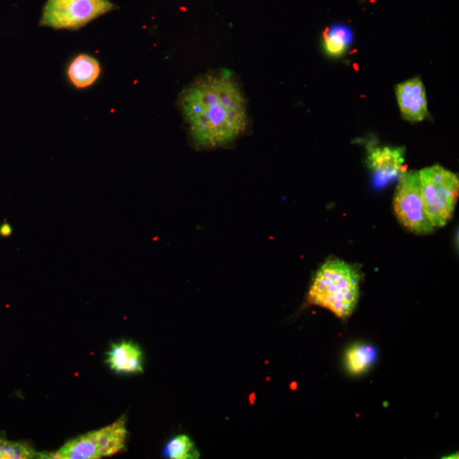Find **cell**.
Returning a JSON list of instances; mask_svg holds the SVG:
<instances>
[{
  "label": "cell",
  "mask_w": 459,
  "mask_h": 459,
  "mask_svg": "<svg viewBox=\"0 0 459 459\" xmlns=\"http://www.w3.org/2000/svg\"><path fill=\"white\" fill-rule=\"evenodd\" d=\"M164 454L170 459H195L199 458L195 444L185 435L170 440L165 447Z\"/></svg>",
  "instance_id": "4fadbf2b"
},
{
  "label": "cell",
  "mask_w": 459,
  "mask_h": 459,
  "mask_svg": "<svg viewBox=\"0 0 459 459\" xmlns=\"http://www.w3.org/2000/svg\"><path fill=\"white\" fill-rule=\"evenodd\" d=\"M377 350L373 345L355 344L345 353V367L349 374L361 375L373 367L377 359Z\"/></svg>",
  "instance_id": "8fae6325"
},
{
  "label": "cell",
  "mask_w": 459,
  "mask_h": 459,
  "mask_svg": "<svg viewBox=\"0 0 459 459\" xmlns=\"http://www.w3.org/2000/svg\"><path fill=\"white\" fill-rule=\"evenodd\" d=\"M67 74L75 87L78 89L87 88L94 85L100 76V63L89 55H79L70 63Z\"/></svg>",
  "instance_id": "30bf717a"
},
{
  "label": "cell",
  "mask_w": 459,
  "mask_h": 459,
  "mask_svg": "<svg viewBox=\"0 0 459 459\" xmlns=\"http://www.w3.org/2000/svg\"><path fill=\"white\" fill-rule=\"evenodd\" d=\"M360 280L361 276L351 265L329 260L315 275L307 301L330 310L340 319H347L358 306Z\"/></svg>",
  "instance_id": "7a4b0ae2"
},
{
  "label": "cell",
  "mask_w": 459,
  "mask_h": 459,
  "mask_svg": "<svg viewBox=\"0 0 459 459\" xmlns=\"http://www.w3.org/2000/svg\"><path fill=\"white\" fill-rule=\"evenodd\" d=\"M394 210L402 225L412 233L426 235L435 229L424 212L418 170H405L401 174L394 193Z\"/></svg>",
  "instance_id": "8992f818"
},
{
  "label": "cell",
  "mask_w": 459,
  "mask_h": 459,
  "mask_svg": "<svg viewBox=\"0 0 459 459\" xmlns=\"http://www.w3.org/2000/svg\"><path fill=\"white\" fill-rule=\"evenodd\" d=\"M28 444L0 440V459H28L40 458Z\"/></svg>",
  "instance_id": "5bb4252c"
},
{
  "label": "cell",
  "mask_w": 459,
  "mask_h": 459,
  "mask_svg": "<svg viewBox=\"0 0 459 459\" xmlns=\"http://www.w3.org/2000/svg\"><path fill=\"white\" fill-rule=\"evenodd\" d=\"M424 212L435 227L449 222L456 208L459 194L458 174L435 165L419 172Z\"/></svg>",
  "instance_id": "3957f363"
},
{
  "label": "cell",
  "mask_w": 459,
  "mask_h": 459,
  "mask_svg": "<svg viewBox=\"0 0 459 459\" xmlns=\"http://www.w3.org/2000/svg\"><path fill=\"white\" fill-rule=\"evenodd\" d=\"M107 363L117 373H143L142 351L138 345L128 341L112 345L108 352Z\"/></svg>",
  "instance_id": "9c48e42d"
},
{
  "label": "cell",
  "mask_w": 459,
  "mask_h": 459,
  "mask_svg": "<svg viewBox=\"0 0 459 459\" xmlns=\"http://www.w3.org/2000/svg\"><path fill=\"white\" fill-rule=\"evenodd\" d=\"M402 117L409 122H421L428 115L426 88L419 78L399 83L396 88Z\"/></svg>",
  "instance_id": "ba28073f"
},
{
  "label": "cell",
  "mask_w": 459,
  "mask_h": 459,
  "mask_svg": "<svg viewBox=\"0 0 459 459\" xmlns=\"http://www.w3.org/2000/svg\"><path fill=\"white\" fill-rule=\"evenodd\" d=\"M12 233V228L8 223H3L0 226V236L3 237H10Z\"/></svg>",
  "instance_id": "9a60e30c"
},
{
  "label": "cell",
  "mask_w": 459,
  "mask_h": 459,
  "mask_svg": "<svg viewBox=\"0 0 459 459\" xmlns=\"http://www.w3.org/2000/svg\"><path fill=\"white\" fill-rule=\"evenodd\" d=\"M127 434L126 422L122 418L111 426L72 440L58 451L42 458L96 459L113 456L124 449Z\"/></svg>",
  "instance_id": "277c9868"
},
{
  "label": "cell",
  "mask_w": 459,
  "mask_h": 459,
  "mask_svg": "<svg viewBox=\"0 0 459 459\" xmlns=\"http://www.w3.org/2000/svg\"><path fill=\"white\" fill-rule=\"evenodd\" d=\"M115 9L109 0H48L40 25L78 30Z\"/></svg>",
  "instance_id": "5b68a950"
},
{
  "label": "cell",
  "mask_w": 459,
  "mask_h": 459,
  "mask_svg": "<svg viewBox=\"0 0 459 459\" xmlns=\"http://www.w3.org/2000/svg\"><path fill=\"white\" fill-rule=\"evenodd\" d=\"M324 45L326 52L330 56L339 58L347 51L352 41V32L343 25H336L326 30L324 35Z\"/></svg>",
  "instance_id": "7c38bea8"
},
{
  "label": "cell",
  "mask_w": 459,
  "mask_h": 459,
  "mask_svg": "<svg viewBox=\"0 0 459 459\" xmlns=\"http://www.w3.org/2000/svg\"><path fill=\"white\" fill-rule=\"evenodd\" d=\"M180 106L192 139L204 148L233 142L248 124L245 98L229 72L201 76L183 91Z\"/></svg>",
  "instance_id": "6da1fadb"
},
{
  "label": "cell",
  "mask_w": 459,
  "mask_h": 459,
  "mask_svg": "<svg viewBox=\"0 0 459 459\" xmlns=\"http://www.w3.org/2000/svg\"><path fill=\"white\" fill-rule=\"evenodd\" d=\"M404 149L401 147H373L367 156V165L373 172L375 184L385 187L400 178L404 169Z\"/></svg>",
  "instance_id": "52a82bcc"
}]
</instances>
